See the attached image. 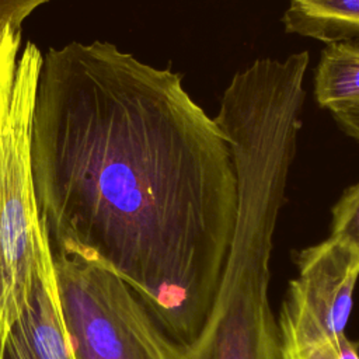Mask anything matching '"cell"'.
<instances>
[{"label": "cell", "instance_id": "3957f363", "mask_svg": "<svg viewBox=\"0 0 359 359\" xmlns=\"http://www.w3.org/2000/svg\"><path fill=\"white\" fill-rule=\"evenodd\" d=\"M41 65V50L27 42L0 128V359L31 296L39 264L52 250L31 171V121Z\"/></svg>", "mask_w": 359, "mask_h": 359}, {"label": "cell", "instance_id": "277c9868", "mask_svg": "<svg viewBox=\"0 0 359 359\" xmlns=\"http://www.w3.org/2000/svg\"><path fill=\"white\" fill-rule=\"evenodd\" d=\"M53 264L76 359H184V348L118 275L55 252Z\"/></svg>", "mask_w": 359, "mask_h": 359}, {"label": "cell", "instance_id": "8fae6325", "mask_svg": "<svg viewBox=\"0 0 359 359\" xmlns=\"http://www.w3.org/2000/svg\"><path fill=\"white\" fill-rule=\"evenodd\" d=\"M49 0H0V31L6 27L20 29L22 21Z\"/></svg>", "mask_w": 359, "mask_h": 359}, {"label": "cell", "instance_id": "5b68a950", "mask_svg": "<svg viewBox=\"0 0 359 359\" xmlns=\"http://www.w3.org/2000/svg\"><path fill=\"white\" fill-rule=\"evenodd\" d=\"M278 318L280 341L311 344L345 334L359 278V252L328 237L299 251Z\"/></svg>", "mask_w": 359, "mask_h": 359}, {"label": "cell", "instance_id": "30bf717a", "mask_svg": "<svg viewBox=\"0 0 359 359\" xmlns=\"http://www.w3.org/2000/svg\"><path fill=\"white\" fill-rule=\"evenodd\" d=\"M21 43V31L6 27L0 31V128L8 111L15 79L17 53Z\"/></svg>", "mask_w": 359, "mask_h": 359}, {"label": "cell", "instance_id": "7a4b0ae2", "mask_svg": "<svg viewBox=\"0 0 359 359\" xmlns=\"http://www.w3.org/2000/svg\"><path fill=\"white\" fill-rule=\"evenodd\" d=\"M237 208L223 271L184 359H282L269 280L273 233L285 203L294 147L269 133H245L230 146Z\"/></svg>", "mask_w": 359, "mask_h": 359}, {"label": "cell", "instance_id": "4fadbf2b", "mask_svg": "<svg viewBox=\"0 0 359 359\" xmlns=\"http://www.w3.org/2000/svg\"><path fill=\"white\" fill-rule=\"evenodd\" d=\"M309 359H344L338 355H332V353H320V355H316V356H311Z\"/></svg>", "mask_w": 359, "mask_h": 359}, {"label": "cell", "instance_id": "7c38bea8", "mask_svg": "<svg viewBox=\"0 0 359 359\" xmlns=\"http://www.w3.org/2000/svg\"><path fill=\"white\" fill-rule=\"evenodd\" d=\"M332 118L339 128L351 137L359 142V102L346 105L337 111H332Z\"/></svg>", "mask_w": 359, "mask_h": 359}, {"label": "cell", "instance_id": "52a82bcc", "mask_svg": "<svg viewBox=\"0 0 359 359\" xmlns=\"http://www.w3.org/2000/svg\"><path fill=\"white\" fill-rule=\"evenodd\" d=\"M282 22L287 34L328 43L359 39V0H289Z\"/></svg>", "mask_w": 359, "mask_h": 359}, {"label": "cell", "instance_id": "9c48e42d", "mask_svg": "<svg viewBox=\"0 0 359 359\" xmlns=\"http://www.w3.org/2000/svg\"><path fill=\"white\" fill-rule=\"evenodd\" d=\"M331 213L330 237L359 252V182L344 191Z\"/></svg>", "mask_w": 359, "mask_h": 359}, {"label": "cell", "instance_id": "6da1fadb", "mask_svg": "<svg viewBox=\"0 0 359 359\" xmlns=\"http://www.w3.org/2000/svg\"><path fill=\"white\" fill-rule=\"evenodd\" d=\"M31 171L52 251L114 272L171 339L191 344L226 261L237 180L182 74L109 42L49 49Z\"/></svg>", "mask_w": 359, "mask_h": 359}, {"label": "cell", "instance_id": "ba28073f", "mask_svg": "<svg viewBox=\"0 0 359 359\" xmlns=\"http://www.w3.org/2000/svg\"><path fill=\"white\" fill-rule=\"evenodd\" d=\"M314 97L331 112L359 102V45L331 42L320 56L314 74Z\"/></svg>", "mask_w": 359, "mask_h": 359}, {"label": "cell", "instance_id": "8992f818", "mask_svg": "<svg viewBox=\"0 0 359 359\" xmlns=\"http://www.w3.org/2000/svg\"><path fill=\"white\" fill-rule=\"evenodd\" d=\"M4 359H76L62 314L52 250L42 258L31 296L7 337Z\"/></svg>", "mask_w": 359, "mask_h": 359}]
</instances>
